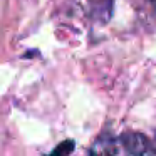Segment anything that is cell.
Segmentation results:
<instances>
[{
	"instance_id": "obj_1",
	"label": "cell",
	"mask_w": 156,
	"mask_h": 156,
	"mask_svg": "<svg viewBox=\"0 0 156 156\" xmlns=\"http://www.w3.org/2000/svg\"><path fill=\"white\" fill-rule=\"evenodd\" d=\"M92 154H156V144L141 133H122L119 136H102L91 148Z\"/></svg>"
},
{
	"instance_id": "obj_2",
	"label": "cell",
	"mask_w": 156,
	"mask_h": 156,
	"mask_svg": "<svg viewBox=\"0 0 156 156\" xmlns=\"http://www.w3.org/2000/svg\"><path fill=\"white\" fill-rule=\"evenodd\" d=\"M72 149H74V143L72 141H64L52 151V154H69V153H72Z\"/></svg>"
},
{
	"instance_id": "obj_3",
	"label": "cell",
	"mask_w": 156,
	"mask_h": 156,
	"mask_svg": "<svg viewBox=\"0 0 156 156\" xmlns=\"http://www.w3.org/2000/svg\"><path fill=\"white\" fill-rule=\"evenodd\" d=\"M153 2H156V0H153Z\"/></svg>"
}]
</instances>
